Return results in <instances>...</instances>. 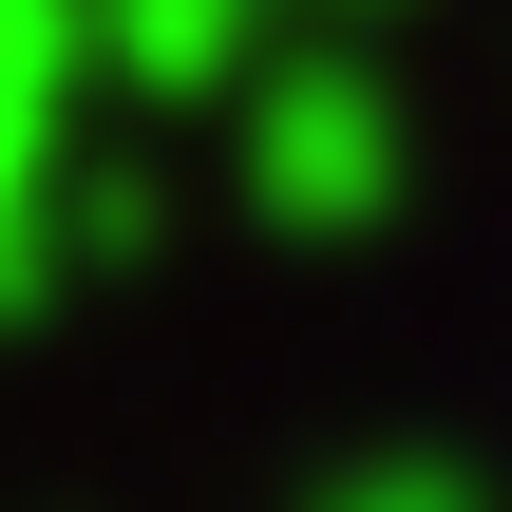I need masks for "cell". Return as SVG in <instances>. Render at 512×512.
<instances>
[{"label":"cell","mask_w":512,"mask_h":512,"mask_svg":"<svg viewBox=\"0 0 512 512\" xmlns=\"http://www.w3.org/2000/svg\"><path fill=\"white\" fill-rule=\"evenodd\" d=\"M266 190H285V209H323V228H342V209H380V114H361L342 76H304V95L266 114Z\"/></svg>","instance_id":"obj_1"},{"label":"cell","mask_w":512,"mask_h":512,"mask_svg":"<svg viewBox=\"0 0 512 512\" xmlns=\"http://www.w3.org/2000/svg\"><path fill=\"white\" fill-rule=\"evenodd\" d=\"M342 512H475V494H456V475H361Z\"/></svg>","instance_id":"obj_2"}]
</instances>
